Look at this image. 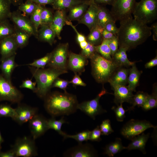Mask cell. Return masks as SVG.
Instances as JSON below:
<instances>
[{
	"mask_svg": "<svg viewBox=\"0 0 157 157\" xmlns=\"http://www.w3.org/2000/svg\"><path fill=\"white\" fill-rule=\"evenodd\" d=\"M120 26L117 35L119 47L128 51L144 42L151 34V28L132 17L120 21Z\"/></svg>",
	"mask_w": 157,
	"mask_h": 157,
	"instance_id": "obj_1",
	"label": "cell"
},
{
	"mask_svg": "<svg viewBox=\"0 0 157 157\" xmlns=\"http://www.w3.org/2000/svg\"><path fill=\"white\" fill-rule=\"evenodd\" d=\"M44 106L52 117L68 115L76 112L78 104L76 96L66 92H51L44 99Z\"/></svg>",
	"mask_w": 157,
	"mask_h": 157,
	"instance_id": "obj_2",
	"label": "cell"
},
{
	"mask_svg": "<svg viewBox=\"0 0 157 157\" xmlns=\"http://www.w3.org/2000/svg\"><path fill=\"white\" fill-rule=\"evenodd\" d=\"M29 68L37 85L35 93L38 97L43 99L50 92L55 80L60 75L68 72L67 70L50 67L38 69L31 66Z\"/></svg>",
	"mask_w": 157,
	"mask_h": 157,
	"instance_id": "obj_3",
	"label": "cell"
},
{
	"mask_svg": "<svg viewBox=\"0 0 157 157\" xmlns=\"http://www.w3.org/2000/svg\"><path fill=\"white\" fill-rule=\"evenodd\" d=\"M90 59L92 74L99 83L108 82L119 67L112 61L105 59L96 52Z\"/></svg>",
	"mask_w": 157,
	"mask_h": 157,
	"instance_id": "obj_4",
	"label": "cell"
},
{
	"mask_svg": "<svg viewBox=\"0 0 157 157\" xmlns=\"http://www.w3.org/2000/svg\"><path fill=\"white\" fill-rule=\"evenodd\" d=\"M132 14L134 18L144 24L152 23L157 19V0H141L136 2Z\"/></svg>",
	"mask_w": 157,
	"mask_h": 157,
	"instance_id": "obj_5",
	"label": "cell"
},
{
	"mask_svg": "<svg viewBox=\"0 0 157 157\" xmlns=\"http://www.w3.org/2000/svg\"><path fill=\"white\" fill-rule=\"evenodd\" d=\"M68 47L67 43L59 44L51 52L50 58L47 66L49 67L67 70Z\"/></svg>",
	"mask_w": 157,
	"mask_h": 157,
	"instance_id": "obj_6",
	"label": "cell"
},
{
	"mask_svg": "<svg viewBox=\"0 0 157 157\" xmlns=\"http://www.w3.org/2000/svg\"><path fill=\"white\" fill-rule=\"evenodd\" d=\"M33 138L24 136L17 138L11 149L15 157H32L38 155L37 149Z\"/></svg>",
	"mask_w": 157,
	"mask_h": 157,
	"instance_id": "obj_7",
	"label": "cell"
},
{
	"mask_svg": "<svg viewBox=\"0 0 157 157\" xmlns=\"http://www.w3.org/2000/svg\"><path fill=\"white\" fill-rule=\"evenodd\" d=\"M156 127L149 121L132 119L123 126L120 133L124 137L131 140L148 129L153 128L156 129Z\"/></svg>",
	"mask_w": 157,
	"mask_h": 157,
	"instance_id": "obj_8",
	"label": "cell"
},
{
	"mask_svg": "<svg viewBox=\"0 0 157 157\" xmlns=\"http://www.w3.org/2000/svg\"><path fill=\"white\" fill-rule=\"evenodd\" d=\"M23 97L22 92L0 74V102L6 101L19 104Z\"/></svg>",
	"mask_w": 157,
	"mask_h": 157,
	"instance_id": "obj_9",
	"label": "cell"
},
{
	"mask_svg": "<svg viewBox=\"0 0 157 157\" xmlns=\"http://www.w3.org/2000/svg\"><path fill=\"white\" fill-rule=\"evenodd\" d=\"M135 0H114L110 12L116 21L132 17Z\"/></svg>",
	"mask_w": 157,
	"mask_h": 157,
	"instance_id": "obj_10",
	"label": "cell"
},
{
	"mask_svg": "<svg viewBox=\"0 0 157 157\" xmlns=\"http://www.w3.org/2000/svg\"><path fill=\"white\" fill-rule=\"evenodd\" d=\"M107 93L106 90L103 87L102 90L95 98L78 104L77 109L84 112L93 119H95L97 115L107 112L100 105L99 100L102 95Z\"/></svg>",
	"mask_w": 157,
	"mask_h": 157,
	"instance_id": "obj_11",
	"label": "cell"
},
{
	"mask_svg": "<svg viewBox=\"0 0 157 157\" xmlns=\"http://www.w3.org/2000/svg\"><path fill=\"white\" fill-rule=\"evenodd\" d=\"M9 18L14 25L37 38L38 31L28 17L21 13L18 10L11 12Z\"/></svg>",
	"mask_w": 157,
	"mask_h": 157,
	"instance_id": "obj_12",
	"label": "cell"
},
{
	"mask_svg": "<svg viewBox=\"0 0 157 157\" xmlns=\"http://www.w3.org/2000/svg\"><path fill=\"white\" fill-rule=\"evenodd\" d=\"M28 122L32 138L34 140L43 135L49 130L47 119L41 115L37 114Z\"/></svg>",
	"mask_w": 157,
	"mask_h": 157,
	"instance_id": "obj_13",
	"label": "cell"
},
{
	"mask_svg": "<svg viewBox=\"0 0 157 157\" xmlns=\"http://www.w3.org/2000/svg\"><path fill=\"white\" fill-rule=\"evenodd\" d=\"M114 91V102L117 106L124 102L131 103L134 95L127 86L116 84L111 81H108Z\"/></svg>",
	"mask_w": 157,
	"mask_h": 157,
	"instance_id": "obj_14",
	"label": "cell"
},
{
	"mask_svg": "<svg viewBox=\"0 0 157 157\" xmlns=\"http://www.w3.org/2000/svg\"><path fill=\"white\" fill-rule=\"evenodd\" d=\"M99 5L95 3L93 0H90L89 6L86 11L78 20L79 24L86 25L90 31L97 25Z\"/></svg>",
	"mask_w": 157,
	"mask_h": 157,
	"instance_id": "obj_15",
	"label": "cell"
},
{
	"mask_svg": "<svg viewBox=\"0 0 157 157\" xmlns=\"http://www.w3.org/2000/svg\"><path fill=\"white\" fill-rule=\"evenodd\" d=\"M88 63L87 59L81 54L73 52L69 53L67 69L73 71L75 74L81 75L85 71V67Z\"/></svg>",
	"mask_w": 157,
	"mask_h": 157,
	"instance_id": "obj_16",
	"label": "cell"
},
{
	"mask_svg": "<svg viewBox=\"0 0 157 157\" xmlns=\"http://www.w3.org/2000/svg\"><path fill=\"white\" fill-rule=\"evenodd\" d=\"M64 154L65 156L72 157H91L97 155L95 150L90 144H83L82 143L67 150Z\"/></svg>",
	"mask_w": 157,
	"mask_h": 157,
	"instance_id": "obj_17",
	"label": "cell"
},
{
	"mask_svg": "<svg viewBox=\"0 0 157 157\" xmlns=\"http://www.w3.org/2000/svg\"><path fill=\"white\" fill-rule=\"evenodd\" d=\"M15 109L17 116L14 120L20 125L28 122L37 114L38 111L36 108L19 103Z\"/></svg>",
	"mask_w": 157,
	"mask_h": 157,
	"instance_id": "obj_18",
	"label": "cell"
},
{
	"mask_svg": "<svg viewBox=\"0 0 157 157\" xmlns=\"http://www.w3.org/2000/svg\"><path fill=\"white\" fill-rule=\"evenodd\" d=\"M18 48L14 34L0 40L1 61L6 58L16 55V51Z\"/></svg>",
	"mask_w": 157,
	"mask_h": 157,
	"instance_id": "obj_19",
	"label": "cell"
},
{
	"mask_svg": "<svg viewBox=\"0 0 157 157\" xmlns=\"http://www.w3.org/2000/svg\"><path fill=\"white\" fill-rule=\"evenodd\" d=\"M66 20L65 10H57L53 14L52 21L49 26L59 39H61L60 33Z\"/></svg>",
	"mask_w": 157,
	"mask_h": 157,
	"instance_id": "obj_20",
	"label": "cell"
},
{
	"mask_svg": "<svg viewBox=\"0 0 157 157\" xmlns=\"http://www.w3.org/2000/svg\"><path fill=\"white\" fill-rule=\"evenodd\" d=\"M16 55L7 57L1 60L0 65L3 76L8 81L11 82V76L14 69L19 65L15 62Z\"/></svg>",
	"mask_w": 157,
	"mask_h": 157,
	"instance_id": "obj_21",
	"label": "cell"
},
{
	"mask_svg": "<svg viewBox=\"0 0 157 157\" xmlns=\"http://www.w3.org/2000/svg\"><path fill=\"white\" fill-rule=\"evenodd\" d=\"M150 134H145L143 132L131 140V141L127 147L126 149L129 150L138 149L145 154L146 152L145 149L146 143L149 138Z\"/></svg>",
	"mask_w": 157,
	"mask_h": 157,
	"instance_id": "obj_22",
	"label": "cell"
},
{
	"mask_svg": "<svg viewBox=\"0 0 157 157\" xmlns=\"http://www.w3.org/2000/svg\"><path fill=\"white\" fill-rule=\"evenodd\" d=\"M39 27L37 39L41 42H46L52 45L56 42V36L53 31L49 25H41Z\"/></svg>",
	"mask_w": 157,
	"mask_h": 157,
	"instance_id": "obj_23",
	"label": "cell"
},
{
	"mask_svg": "<svg viewBox=\"0 0 157 157\" xmlns=\"http://www.w3.org/2000/svg\"><path fill=\"white\" fill-rule=\"evenodd\" d=\"M128 51L126 48L119 47L116 52L111 56L112 61L119 67H128L135 63L128 59L126 52Z\"/></svg>",
	"mask_w": 157,
	"mask_h": 157,
	"instance_id": "obj_24",
	"label": "cell"
},
{
	"mask_svg": "<svg viewBox=\"0 0 157 157\" xmlns=\"http://www.w3.org/2000/svg\"><path fill=\"white\" fill-rule=\"evenodd\" d=\"M130 69L131 68L125 67H118L110 80L119 85H126L128 83V77Z\"/></svg>",
	"mask_w": 157,
	"mask_h": 157,
	"instance_id": "obj_25",
	"label": "cell"
},
{
	"mask_svg": "<svg viewBox=\"0 0 157 157\" xmlns=\"http://www.w3.org/2000/svg\"><path fill=\"white\" fill-rule=\"evenodd\" d=\"M90 0L88 2L74 6L69 8L67 18L69 21L78 20L85 13L88 8Z\"/></svg>",
	"mask_w": 157,
	"mask_h": 157,
	"instance_id": "obj_26",
	"label": "cell"
},
{
	"mask_svg": "<svg viewBox=\"0 0 157 157\" xmlns=\"http://www.w3.org/2000/svg\"><path fill=\"white\" fill-rule=\"evenodd\" d=\"M128 78L127 86L129 90L132 91H135L136 87L138 85L140 77L142 73L137 68L135 63L131 66Z\"/></svg>",
	"mask_w": 157,
	"mask_h": 157,
	"instance_id": "obj_27",
	"label": "cell"
},
{
	"mask_svg": "<svg viewBox=\"0 0 157 157\" xmlns=\"http://www.w3.org/2000/svg\"><path fill=\"white\" fill-rule=\"evenodd\" d=\"M110 21L116 22L110 11L103 5H99L97 25L104 28L106 24Z\"/></svg>",
	"mask_w": 157,
	"mask_h": 157,
	"instance_id": "obj_28",
	"label": "cell"
},
{
	"mask_svg": "<svg viewBox=\"0 0 157 157\" xmlns=\"http://www.w3.org/2000/svg\"><path fill=\"white\" fill-rule=\"evenodd\" d=\"M13 25L15 30L14 36L18 47L23 48L28 45L31 36L27 32Z\"/></svg>",
	"mask_w": 157,
	"mask_h": 157,
	"instance_id": "obj_29",
	"label": "cell"
},
{
	"mask_svg": "<svg viewBox=\"0 0 157 157\" xmlns=\"http://www.w3.org/2000/svg\"><path fill=\"white\" fill-rule=\"evenodd\" d=\"M90 0H55L51 5L53 9L65 10L79 4L88 2Z\"/></svg>",
	"mask_w": 157,
	"mask_h": 157,
	"instance_id": "obj_30",
	"label": "cell"
},
{
	"mask_svg": "<svg viewBox=\"0 0 157 157\" xmlns=\"http://www.w3.org/2000/svg\"><path fill=\"white\" fill-rule=\"evenodd\" d=\"M124 149H126V147L123 145L121 139L119 138H116L114 141L106 145L104 149V154L109 157H112Z\"/></svg>",
	"mask_w": 157,
	"mask_h": 157,
	"instance_id": "obj_31",
	"label": "cell"
},
{
	"mask_svg": "<svg viewBox=\"0 0 157 157\" xmlns=\"http://www.w3.org/2000/svg\"><path fill=\"white\" fill-rule=\"evenodd\" d=\"M104 28L97 25L90 31L89 34L86 38V40L95 46L100 44L103 40L102 32Z\"/></svg>",
	"mask_w": 157,
	"mask_h": 157,
	"instance_id": "obj_32",
	"label": "cell"
},
{
	"mask_svg": "<svg viewBox=\"0 0 157 157\" xmlns=\"http://www.w3.org/2000/svg\"><path fill=\"white\" fill-rule=\"evenodd\" d=\"M157 107V87L156 84L153 86L151 94L149 95L144 103L141 107L145 111L151 110Z\"/></svg>",
	"mask_w": 157,
	"mask_h": 157,
	"instance_id": "obj_33",
	"label": "cell"
},
{
	"mask_svg": "<svg viewBox=\"0 0 157 157\" xmlns=\"http://www.w3.org/2000/svg\"><path fill=\"white\" fill-rule=\"evenodd\" d=\"M14 31V25L10 24L8 19L0 22V41L13 35Z\"/></svg>",
	"mask_w": 157,
	"mask_h": 157,
	"instance_id": "obj_34",
	"label": "cell"
},
{
	"mask_svg": "<svg viewBox=\"0 0 157 157\" xmlns=\"http://www.w3.org/2000/svg\"><path fill=\"white\" fill-rule=\"evenodd\" d=\"M66 123L67 122L64 117H62L59 120H56L53 117L47 119V125L49 129H51L54 130L63 137L65 136L66 133L62 131L61 127L63 124Z\"/></svg>",
	"mask_w": 157,
	"mask_h": 157,
	"instance_id": "obj_35",
	"label": "cell"
},
{
	"mask_svg": "<svg viewBox=\"0 0 157 157\" xmlns=\"http://www.w3.org/2000/svg\"><path fill=\"white\" fill-rule=\"evenodd\" d=\"M96 51L105 59L112 60L111 51L108 45V40L103 39L99 45L95 46Z\"/></svg>",
	"mask_w": 157,
	"mask_h": 157,
	"instance_id": "obj_36",
	"label": "cell"
},
{
	"mask_svg": "<svg viewBox=\"0 0 157 157\" xmlns=\"http://www.w3.org/2000/svg\"><path fill=\"white\" fill-rule=\"evenodd\" d=\"M149 94L146 92L138 91L133 97L131 104L132 106L128 110L130 111L133 110L136 106L141 107L146 101Z\"/></svg>",
	"mask_w": 157,
	"mask_h": 157,
	"instance_id": "obj_37",
	"label": "cell"
},
{
	"mask_svg": "<svg viewBox=\"0 0 157 157\" xmlns=\"http://www.w3.org/2000/svg\"><path fill=\"white\" fill-rule=\"evenodd\" d=\"M11 4L10 0H0V22L9 18Z\"/></svg>",
	"mask_w": 157,
	"mask_h": 157,
	"instance_id": "obj_38",
	"label": "cell"
},
{
	"mask_svg": "<svg viewBox=\"0 0 157 157\" xmlns=\"http://www.w3.org/2000/svg\"><path fill=\"white\" fill-rule=\"evenodd\" d=\"M38 5L34 2L26 1L25 3H22L18 6V10L22 12L24 15L28 17L34 12Z\"/></svg>",
	"mask_w": 157,
	"mask_h": 157,
	"instance_id": "obj_39",
	"label": "cell"
},
{
	"mask_svg": "<svg viewBox=\"0 0 157 157\" xmlns=\"http://www.w3.org/2000/svg\"><path fill=\"white\" fill-rule=\"evenodd\" d=\"M17 116L15 108L6 104H0V118L10 117L14 120Z\"/></svg>",
	"mask_w": 157,
	"mask_h": 157,
	"instance_id": "obj_40",
	"label": "cell"
},
{
	"mask_svg": "<svg viewBox=\"0 0 157 157\" xmlns=\"http://www.w3.org/2000/svg\"><path fill=\"white\" fill-rule=\"evenodd\" d=\"M44 6L38 5L35 10L30 16V19L37 31L41 25V13Z\"/></svg>",
	"mask_w": 157,
	"mask_h": 157,
	"instance_id": "obj_41",
	"label": "cell"
},
{
	"mask_svg": "<svg viewBox=\"0 0 157 157\" xmlns=\"http://www.w3.org/2000/svg\"><path fill=\"white\" fill-rule=\"evenodd\" d=\"M51 53H47L44 56L35 60L27 65L38 69H44L48 63L51 57Z\"/></svg>",
	"mask_w": 157,
	"mask_h": 157,
	"instance_id": "obj_42",
	"label": "cell"
},
{
	"mask_svg": "<svg viewBox=\"0 0 157 157\" xmlns=\"http://www.w3.org/2000/svg\"><path fill=\"white\" fill-rule=\"evenodd\" d=\"M53 14L49 9L44 6L41 13V25H49L52 21Z\"/></svg>",
	"mask_w": 157,
	"mask_h": 157,
	"instance_id": "obj_43",
	"label": "cell"
},
{
	"mask_svg": "<svg viewBox=\"0 0 157 157\" xmlns=\"http://www.w3.org/2000/svg\"><path fill=\"white\" fill-rule=\"evenodd\" d=\"M90 131L86 130L79 133L74 135H69L67 134L64 138V139L71 138L76 140L79 143H82L83 141H87L88 140Z\"/></svg>",
	"mask_w": 157,
	"mask_h": 157,
	"instance_id": "obj_44",
	"label": "cell"
},
{
	"mask_svg": "<svg viewBox=\"0 0 157 157\" xmlns=\"http://www.w3.org/2000/svg\"><path fill=\"white\" fill-rule=\"evenodd\" d=\"M99 127L102 135H108L114 132L108 119L103 121Z\"/></svg>",
	"mask_w": 157,
	"mask_h": 157,
	"instance_id": "obj_45",
	"label": "cell"
},
{
	"mask_svg": "<svg viewBox=\"0 0 157 157\" xmlns=\"http://www.w3.org/2000/svg\"><path fill=\"white\" fill-rule=\"evenodd\" d=\"M122 103L117 106V107L113 106L112 109L114 112L116 118L118 122H123L125 117L126 111L122 107Z\"/></svg>",
	"mask_w": 157,
	"mask_h": 157,
	"instance_id": "obj_46",
	"label": "cell"
},
{
	"mask_svg": "<svg viewBox=\"0 0 157 157\" xmlns=\"http://www.w3.org/2000/svg\"><path fill=\"white\" fill-rule=\"evenodd\" d=\"M86 47L82 49L81 54L85 58L90 59L96 52L95 46L88 42Z\"/></svg>",
	"mask_w": 157,
	"mask_h": 157,
	"instance_id": "obj_47",
	"label": "cell"
},
{
	"mask_svg": "<svg viewBox=\"0 0 157 157\" xmlns=\"http://www.w3.org/2000/svg\"><path fill=\"white\" fill-rule=\"evenodd\" d=\"M69 83V81L61 79L58 77L54 81L52 85V88H58L63 90L64 92H66V89Z\"/></svg>",
	"mask_w": 157,
	"mask_h": 157,
	"instance_id": "obj_48",
	"label": "cell"
},
{
	"mask_svg": "<svg viewBox=\"0 0 157 157\" xmlns=\"http://www.w3.org/2000/svg\"><path fill=\"white\" fill-rule=\"evenodd\" d=\"M102 135L99 127L97 126L92 131H90L88 140L93 141L99 142L101 140V138Z\"/></svg>",
	"mask_w": 157,
	"mask_h": 157,
	"instance_id": "obj_49",
	"label": "cell"
},
{
	"mask_svg": "<svg viewBox=\"0 0 157 157\" xmlns=\"http://www.w3.org/2000/svg\"><path fill=\"white\" fill-rule=\"evenodd\" d=\"M108 45L111 51L112 56L118 49L119 42L117 35L113 38L108 40Z\"/></svg>",
	"mask_w": 157,
	"mask_h": 157,
	"instance_id": "obj_50",
	"label": "cell"
},
{
	"mask_svg": "<svg viewBox=\"0 0 157 157\" xmlns=\"http://www.w3.org/2000/svg\"><path fill=\"white\" fill-rule=\"evenodd\" d=\"M36 82H33L31 79H27L22 81L19 87L21 88H26L30 89L34 93H35L36 90Z\"/></svg>",
	"mask_w": 157,
	"mask_h": 157,
	"instance_id": "obj_51",
	"label": "cell"
},
{
	"mask_svg": "<svg viewBox=\"0 0 157 157\" xmlns=\"http://www.w3.org/2000/svg\"><path fill=\"white\" fill-rule=\"evenodd\" d=\"M115 21H110L105 25L104 28L114 35H117L119 31L115 24Z\"/></svg>",
	"mask_w": 157,
	"mask_h": 157,
	"instance_id": "obj_52",
	"label": "cell"
},
{
	"mask_svg": "<svg viewBox=\"0 0 157 157\" xmlns=\"http://www.w3.org/2000/svg\"><path fill=\"white\" fill-rule=\"evenodd\" d=\"M65 24L71 26L75 31L77 34V40L78 43L81 42L86 40L85 36L78 31L75 27L73 25L70 21L66 20L65 21Z\"/></svg>",
	"mask_w": 157,
	"mask_h": 157,
	"instance_id": "obj_53",
	"label": "cell"
},
{
	"mask_svg": "<svg viewBox=\"0 0 157 157\" xmlns=\"http://www.w3.org/2000/svg\"><path fill=\"white\" fill-rule=\"evenodd\" d=\"M69 82L74 85L83 86H86V84L82 80L79 75L77 74H75L74 77Z\"/></svg>",
	"mask_w": 157,
	"mask_h": 157,
	"instance_id": "obj_54",
	"label": "cell"
},
{
	"mask_svg": "<svg viewBox=\"0 0 157 157\" xmlns=\"http://www.w3.org/2000/svg\"><path fill=\"white\" fill-rule=\"evenodd\" d=\"M34 2L37 4L45 6L47 4L51 5L55 0H26Z\"/></svg>",
	"mask_w": 157,
	"mask_h": 157,
	"instance_id": "obj_55",
	"label": "cell"
},
{
	"mask_svg": "<svg viewBox=\"0 0 157 157\" xmlns=\"http://www.w3.org/2000/svg\"><path fill=\"white\" fill-rule=\"evenodd\" d=\"M93 2L95 3L102 5H108L112 6L114 0H93Z\"/></svg>",
	"mask_w": 157,
	"mask_h": 157,
	"instance_id": "obj_56",
	"label": "cell"
},
{
	"mask_svg": "<svg viewBox=\"0 0 157 157\" xmlns=\"http://www.w3.org/2000/svg\"><path fill=\"white\" fill-rule=\"evenodd\" d=\"M116 35L107 31L104 28L102 32V36L103 39L109 40L113 38Z\"/></svg>",
	"mask_w": 157,
	"mask_h": 157,
	"instance_id": "obj_57",
	"label": "cell"
},
{
	"mask_svg": "<svg viewBox=\"0 0 157 157\" xmlns=\"http://www.w3.org/2000/svg\"><path fill=\"white\" fill-rule=\"evenodd\" d=\"M157 65V56L153 59H151L149 62L146 63L145 65V67L146 68H150Z\"/></svg>",
	"mask_w": 157,
	"mask_h": 157,
	"instance_id": "obj_58",
	"label": "cell"
},
{
	"mask_svg": "<svg viewBox=\"0 0 157 157\" xmlns=\"http://www.w3.org/2000/svg\"><path fill=\"white\" fill-rule=\"evenodd\" d=\"M0 157H15L14 153L12 149L6 152L0 151Z\"/></svg>",
	"mask_w": 157,
	"mask_h": 157,
	"instance_id": "obj_59",
	"label": "cell"
},
{
	"mask_svg": "<svg viewBox=\"0 0 157 157\" xmlns=\"http://www.w3.org/2000/svg\"><path fill=\"white\" fill-rule=\"evenodd\" d=\"M152 30L153 34V39L155 41L157 40V22L153 24L150 27Z\"/></svg>",
	"mask_w": 157,
	"mask_h": 157,
	"instance_id": "obj_60",
	"label": "cell"
},
{
	"mask_svg": "<svg viewBox=\"0 0 157 157\" xmlns=\"http://www.w3.org/2000/svg\"><path fill=\"white\" fill-rule=\"evenodd\" d=\"M11 4L15 6H18L23 3V0H10Z\"/></svg>",
	"mask_w": 157,
	"mask_h": 157,
	"instance_id": "obj_61",
	"label": "cell"
},
{
	"mask_svg": "<svg viewBox=\"0 0 157 157\" xmlns=\"http://www.w3.org/2000/svg\"><path fill=\"white\" fill-rule=\"evenodd\" d=\"M88 42L86 40L81 42L79 43V44L81 48L82 49H83L86 47L88 44Z\"/></svg>",
	"mask_w": 157,
	"mask_h": 157,
	"instance_id": "obj_62",
	"label": "cell"
},
{
	"mask_svg": "<svg viewBox=\"0 0 157 157\" xmlns=\"http://www.w3.org/2000/svg\"><path fill=\"white\" fill-rule=\"evenodd\" d=\"M4 140L1 135L0 131V151L1 149V144L3 142Z\"/></svg>",
	"mask_w": 157,
	"mask_h": 157,
	"instance_id": "obj_63",
	"label": "cell"
}]
</instances>
